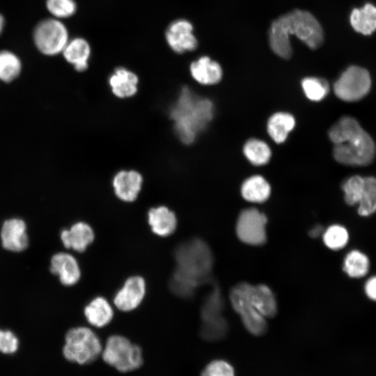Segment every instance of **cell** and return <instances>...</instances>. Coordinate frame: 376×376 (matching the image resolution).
I'll use <instances>...</instances> for the list:
<instances>
[{"label":"cell","instance_id":"1","mask_svg":"<svg viewBox=\"0 0 376 376\" xmlns=\"http://www.w3.org/2000/svg\"><path fill=\"white\" fill-rule=\"evenodd\" d=\"M175 269L169 281L177 296L189 298L203 284L211 282L213 256L207 243L193 238L177 246L174 251Z\"/></svg>","mask_w":376,"mask_h":376},{"label":"cell","instance_id":"2","mask_svg":"<svg viewBox=\"0 0 376 376\" xmlns=\"http://www.w3.org/2000/svg\"><path fill=\"white\" fill-rule=\"evenodd\" d=\"M295 36L311 49L320 47L324 41L322 27L309 11L294 9L283 14L271 24L268 37L272 52L288 59L292 56L290 36Z\"/></svg>","mask_w":376,"mask_h":376},{"label":"cell","instance_id":"3","mask_svg":"<svg viewBox=\"0 0 376 376\" xmlns=\"http://www.w3.org/2000/svg\"><path fill=\"white\" fill-rule=\"evenodd\" d=\"M328 135L334 144L333 156L343 165L365 166L374 160L376 146L370 135L353 117L343 116L329 129Z\"/></svg>","mask_w":376,"mask_h":376},{"label":"cell","instance_id":"4","mask_svg":"<svg viewBox=\"0 0 376 376\" xmlns=\"http://www.w3.org/2000/svg\"><path fill=\"white\" fill-rule=\"evenodd\" d=\"M213 114L212 102L198 96L187 86L180 90L169 111L175 132L185 144L195 141L210 123Z\"/></svg>","mask_w":376,"mask_h":376},{"label":"cell","instance_id":"5","mask_svg":"<svg viewBox=\"0 0 376 376\" xmlns=\"http://www.w3.org/2000/svg\"><path fill=\"white\" fill-rule=\"evenodd\" d=\"M102 348L99 337L92 329L77 327L66 333L63 354L69 361L85 365L100 357Z\"/></svg>","mask_w":376,"mask_h":376},{"label":"cell","instance_id":"6","mask_svg":"<svg viewBox=\"0 0 376 376\" xmlns=\"http://www.w3.org/2000/svg\"><path fill=\"white\" fill-rule=\"evenodd\" d=\"M104 362L120 373L139 369L143 363L142 350L121 335L110 336L102 348Z\"/></svg>","mask_w":376,"mask_h":376},{"label":"cell","instance_id":"7","mask_svg":"<svg viewBox=\"0 0 376 376\" xmlns=\"http://www.w3.org/2000/svg\"><path fill=\"white\" fill-rule=\"evenodd\" d=\"M32 39L35 47L40 54L47 56H55L62 53L70 38L65 23L49 17L36 24L32 33Z\"/></svg>","mask_w":376,"mask_h":376},{"label":"cell","instance_id":"8","mask_svg":"<svg viewBox=\"0 0 376 376\" xmlns=\"http://www.w3.org/2000/svg\"><path fill=\"white\" fill-rule=\"evenodd\" d=\"M224 301L218 285H214L201 308L202 337L210 341L221 340L227 334L228 324L223 316Z\"/></svg>","mask_w":376,"mask_h":376},{"label":"cell","instance_id":"9","mask_svg":"<svg viewBox=\"0 0 376 376\" xmlns=\"http://www.w3.org/2000/svg\"><path fill=\"white\" fill-rule=\"evenodd\" d=\"M248 283L240 282L230 290L232 308L239 315L245 329L251 334L261 336L267 329L266 318L252 304L248 295Z\"/></svg>","mask_w":376,"mask_h":376},{"label":"cell","instance_id":"10","mask_svg":"<svg viewBox=\"0 0 376 376\" xmlns=\"http://www.w3.org/2000/svg\"><path fill=\"white\" fill-rule=\"evenodd\" d=\"M371 77L369 72L358 65L349 66L334 84L336 95L345 102H357L370 91Z\"/></svg>","mask_w":376,"mask_h":376},{"label":"cell","instance_id":"11","mask_svg":"<svg viewBox=\"0 0 376 376\" xmlns=\"http://www.w3.org/2000/svg\"><path fill=\"white\" fill-rule=\"evenodd\" d=\"M267 217L258 209L242 210L237 218L236 234L242 242L253 246L263 245L267 241Z\"/></svg>","mask_w":376,"mask_h":376},{"label":"cell","instance_id":"12","mask_svg":"<svg viewBox=\"0 0 376 376\" xmlns=\"http://www.w3.org/2000/svg\"><path fill=\"white\" fill-rule=\"evenodd\" d=\"M164 36L169 47L178 54L194 51L198 45L194 26L187 19L172 21L166 27Z\"/></svg>","mask_w":376,"mask_h":376},{"label":"cell","instance_id":"13","mask_svg":"<svg viewBox=\"0 0 376 376\" xmlns=\"http://www.w3.org/2000/svg\"><path fill=\"white\" fill-rule=\"evenodd\" d=\"M146 294V282L139 276L128 278L113 297L115 306L120 311H130L139 306Z\"/></svg>","mask_w":376,"mask_h":376},{"label":"cell","instance_id":"14","mask_svg":"<svg viewBox=\"0 0 376 376\" xmlns=\"http://www.w3.org/2000/svg\"><path fill=\"white\" fill-rule=\"evenodd\" d=\"M142 175L134 169L120 170L112 179V187L115 195L125 202L134 201L142 188Z\"/></svg>","mask_w":376,"mask_h":376},{"label":"cell","instance_id":"15","mask_svg":"<svg viewBox=\"0 0 376 376\" xmlns=\"http://www.w3.org/2000/svg\"><path fill=\"white\" fill-rule=\"evenodd\" d=\"M1 239L2 246L6 250L19 252L26 249L29 238L25 222L17 218L5 221L1 230Z\"/></svg>","mask_w":376,"mask_h":376},{"label":"cell","instance_id":"16","mask_svg":"<svg viewBox=\"0 0 376 376\" xmlns=\"http://www.w3.org/2000/svg\"><path fill=\"white\" fill-rule=\"evenodd\" d=\"M139 82L135 72L122 66L115 68L108 79L112 93L120 99L134 96L138 91Z\"/></svg>","mask_w":376,"mask_h":376},{"label":"cell","instance_id":"17","mask_svg":"<svg viewBox=\"0 0 376 376\" xmlns=\"http://www.w3.org/2000/svg\"><path fill=\"white\" fill-rule=\"evenodd\" d=\"M50 271L58 275L61 283L67 286L77 283L81 276L75 258L65 252L57 253L52 257Z\"/></svg>","mask_w":376,"mask_h":376},{"label":"cell","instance_id":"18","mask_svg":"<svg viewBox=\"0 0 376 376\" xmlns=\"http://www.w3.org/2000/svg\"><path fill=\"white\" fill-rule=\"evenodd\" d=\"M61 54L77 72H84L89 65L91 47L84 38L75 37L69 40Z\"/></svg>","mask_w":376,"mask_h":376},{"label":"cell","instance_id":"19","mask_svg":"<svg viewBox=\"0 0 376 376\" xmlns=\"http://www.w3.org/2000/svg\"><path fill=\"white\" fill-rule=\"evenodd\" d=\"M191 77L201 85L208 86L219 83L223 71L218 62L207 56H203L192 61L189 65Z\"/></svg>","mask_w":376,"mask_h":376},{"label":"cell","instance_id":"20","mask_svg":"<svg viewBox=\"0 0 376 376\" xmlns=\"http://www.w3.org/2000/svg\"><path fill=\"white\" fill-rule=\"evenodd\" d=\"M95 234L92 228L85 222H77L61 233V240L67 249L84 252L93 242Z\"/></svg>","mask_w":376,"mask_h":376},{"label":"cell","instance_id":"21","mask_svg":"<svg viewBox=\"0 0 376 376\" xmlns=\"http://www.w3.org/2000/svg\"><path fill=\"white\" fill-rule=\"evenodd\" d=\"M248 295L253 306L265 318H271L277 313V303L272 290L265 284H248Z\"/></svg>","mask_w":376,"mask_h":376},{"label":"cell","instance_id":"22","mask_svg":"<svg viewBox=\"0 0 376 376\" xmlns=\"http://www.w3.org/2000/svg\"><path fill=\"white\" fill-rule=\"evenodd\" d=\"M148 221L152 231L161 237L173 234L178 224L175 213L164 205L150 208L148 212Z\"/></svg>","mask_w":376,"mask_h":376},{"label":"cell","instance_id":"23","mask_svg":"<svg viewBox=\"0 0 376 376\" xmlns=\"http://www.w3.org/2000/svg\"><path fill=\"white\" fill-rule=\"evenodd\" d=\"M350 23L357 33L369 36L376 31V6L370 3L354 8L350 15Z\"/></svg>","mask_w":376,"mask_h":376},{"label":"cell","instance_id":"24","mask_svg":"<svg viewBox=\"0 0 376 376\" xmlns=\"http://www.w3.org/2000/svg\"><path fill=\"white\" fill-rule=\"evenodd\" d=\"M84 313L88 322L97 328L107 325L113 315L111 306L102 297H96L92 299L84 308Z\"/></svg>","mask_w":376,"mask_h":376},{"label":"cell","instance_id":"25","mask_svg":"<svg viewBox=\"0 0 376 376\" xmlns=\"http://www.w3.org/2000/svg\"><path fill=\"white\" fill-rule=\"evenodd\" d=\"M271 187L268 182L260 175L251 176L242 183L241 194L247 201L263 203L270 195Z\"/></svg>","mask_w":376,"mask_h":376},{"label":"cell","instance_id":"26","mask_svg":"<svg viewBox=\"0 0 376 376\" xmlns=\"http://www.w3.org/2000/svg\"><path fill=\"white\" fill-rule=\"evenodd\" d=\"M295 120L290 113L277 112L268 120L267 132L271 138L277 143L284 142L289 132L294 128Z\"/></svg>","mask_w":376,"mask_h":376},{"label":"cell","instance_id":"27","mask_svg":"<svg viewBox=\"0 0 376 376\" xmlns=\"http://www.w3.org/2000/svg\"><path fill=\"white\" fill-rule=\"evenodd\" d=\"M369 269L368 257L359 250H352L344 258L343 270L350 278H362L368 273Z\"/></svg>","mask_w":376,"mask_h":376},{"label":"cell","instance_id":"28","mask_svg":"<svg viewBox=\"0 0 376 376\" xmlns=\"http://www.w3.org/2000/svg\"><path fill=\"white\" fill-rule=\"evenodd\" d=\"M22 63L19 57L8 49L0 51V81L10 83L21 74Z\"/></svg>","mask_w":376,"mask_h":376},{"label":"cell","instance_id":"29","mask_svg":"<svg viewBox=\"0 0 376 376\" xmlns=\"http://www.w3.org/2000/svg\"><path fill=\"white\" fill-rule=\"evenodd\" d=\"M363 178L357 213L361 217H368L376 212V178L367 176Z\"/></svg>","mask_w":376,"mask_h":376},{"label":"cell","instance_id":"30","mask_svg":"<svg viewBox=\"0 0 376 376\" xmlns=\"http://www.w3.org/2000/svg\"><path fill=\"white\" fill-rule=\"evenodd\" d=\"M243 152L246 159L255 166L266 164L271 157V150L264 141L250 139L244 145Z\"/></svg>","mask_w":376,"mask_h":376},{"label":"cell","instance_id":"31","mask_svg":"<svg viewBox=\"0 0 376 376\" xmlns=\"http://www.w3.org/2000/svg\"><path fill=\"white\" fill-rule=\"evenodd\" d=\"M322 239L324 244L329 249L338 251L347 245L349 240V233L344 226L333 224L324 230Z\"/></svg>","mask_w":376,"mask_h":376},{"label":"cell","instance_id":"32","mask_svg":"<svg viewBox=\"0 0 376 376\" xmlns=\"http://www.w3.org/2000/svg\"><path fill=\"white\" fill-rule=\"evenodd\" d=\"M301 87L308 99L318 102L323 100L329 93V84L323 78L308 77L301 81Z\"/></svg>","mask_w":376,"mask_h":376},{"label":"cell","instance_id":"33","mask_svg":"<svg viewBox=\"0 0 376 376\" xmlns=\"http://www.w3.org/2000/svg\"><path fill=\"white\" fill-rule=\"evenodd\" d=\"M45 8L52 17L63 21L76 13L77 4L75 0H45Z\"/></svg>","mask_w":376,"mask_h":376},{"label":"cell","instance_id":"34","mask_svg":"<svg viewBox=\"0 0 376 376\" xmlns=\"http://www.w3.org/2000/svg\"><path fill=\"white\" fill-rule=\"evenodd\" d=\"M364 178L360 175H352L345 180L342 185L345 202L353 206L359 204L363 187Z\"/></svg>","mask_w":376,"mask_h":376},{"label":"cell","instance_id":"35","mask_svg":"<svg viewBox=\"0 0 376 376\" xmlns=\"http://www.w3.org/2000/svg\"><path fill=\"white\" fill-rule=\"evenodd\" d=\"M201 376H235V372L233 366L227 361L214 360L205 367Z\"/></svg>","mask_w":376,"mask_h":376},{"label":"cell","instance_id":"36","mask_svg":"<svg viewBox=\"0 0 376 376\" xmlns=\"http://www.w3.org/2000/svg\"><path fill=\"white\" fill-rule=\"evenodd\" d=\"M19 346L17 336L10 331L0 329V352L4 354L15 352Z\"/></svg>","mask_w":376,"mask_h":376},{"label":"cell","instance_id":"37","mask_svg":"<svg viewBox=\"0 0 376 376\" xmlns=\"http://www.w3.org/2000/svg\"><path fill=\"white\" fill-rule=\"evenodd\" d=\"M364 292L370 300L376 301V276L367 279L364 285Z\"/></svg>","mask_w":376,"mask_h":376},{"label":"cell","instance_id":"38","mask_svg":"<svg viewBox=\"0 0 376 376\" xmlns=\"http://www.w3.org/2000/svg\"><path fill=\"white\" fill-rule=\"evenodd\" d=\"M324 231V227L320 224H317L309 230L308 235L311 238H314V239L318 238L320 235H322Z\"/></svg>","mask_w":376,"mask_h":376},{"label":"cell","instance_id":"39","mask_svg":"<svg viewBox=\"0 0 376 376\" xmlns=\"http://www.w3.org/2000/svg\"><path fill=\"white\" fill-rule=\"evenodd\" d=\"M5 25H6V20H5L4 16L1 13H0V36L3 32V30L5 29Z\"/></svg>","mask_w":376,"mask_h":376}]
</instances>
